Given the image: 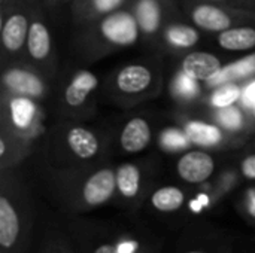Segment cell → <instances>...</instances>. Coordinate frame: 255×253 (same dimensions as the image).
<instances>
[{"mask_svg": "<svg viewBox=\"0 0 255 253\" xmlns=\"http://www.w3.org/2000/svg\"><path fill=\"white\" fill-rule=\"evenodd\" d=\"M242 98H244L245 106H253V107H255V81L251 85H248L245 88Z\"/></svg>", "mask_w": 255, "mask_h": 253, "instance_id": "83f0119b", "label": "cell"}, {"mask_svg": "<svg viewBox=\"0 0 255 253\" xmlns=\"http://www.w3.org/2000/svg\"><path fill=\"white\" fill-rule=\"evenodd\" d=\"M97 86V79L90 72L79 73L66 91V101L70 106H79L84 103L85 97L91 89Z\"/></svg>", "mask_w": 255, "mask_h": 253, "instance_id": "8fae6325", "label": "cell"}, {"mask_svg": "<svg viewBox=\"0 0 255 253\" xmlns=\"http://www.w3.org/2000/svg\"><path fill=\"white\" fill-rule=\"evenodd\" d=\"M247 206H248V212L251 213V216H254L255 218V189H251V191L248 192Z\"/></svg>", "mask_w": 255, "mask_h": 253, "instance_id": "f546056e", "label": "cell"}, {"mask_svg": "<svg viewBox=\"0 0 255 253\" xmlns=\"http://www.w3.org/2000/svg\"><path fill=\"white\" fill-rule=\"evenodd\" d=\"M152 206L160 212H175L184 203V194L181 189L167 186L155 191L151 197Z\"/></svg>", "mask_w": 255, "mask_h": 253, "instance_id": "5bb4252c", "label": "cell"}, {"mask_svg": "<svg viewBox=\"0 0 255 253\" xmlns=\"http://www.w3.org/2000/svg\"><path fill=\"white\" fill-rule=\"evenodd\" d=\"M4 82L12 89L27 94V95H39L43 91L42 82L31 73L24 70H10L4 75Z\"/></svg>", "mask_w": 255, "mask_h": 253, "instance_id": "ba28073f", "label": "cell"}, {"mask_svg": "<svg viewBox=\"0 0 255 253\" xmlns=\"http://www.w3.org/2000/svg\"><path fill=\"white\" fill-rule=\"evenodd\" d=\"M218 119L224 127L230 130H238L242 125V113L239 112V109L232 106L221 107V110L218 112Z\"/></svg>", "mask_w": 255, "mask_h": 253, "instance_id": "cb8c5ba5", "label": "cell"}, {"mask_svg": "<svg viewBox=\"0 0 255 253\" xmlns=\"http://www.w3.org/2000/svg\"><path fill=\"white\" fill-rule=\"evenodd\" d=\"M182 69L188 76L194 79L209 81L221 70V64H220V60L211 54L193 52L185 57Z\"/></svg>", "mask_w": 255, "mask_h": 253, "instance_id": "277c9868", "label": "cell"}, {"mask_svg": "<svg viewBox=\"0 0 255 253\" xmlns=\"http://www.w3.org/2000/svg\"><path fill=\"white\" fill-rule=\"evenodd\" d=\"M241 89L236 85H223L212 95V103L217 107H227L239 98Z\"/></svg>", "mask_w": 255, "mask_h": 253, "instance_id": "44dd1931", "label": "cell"}, {"mask_svg": "<svg viewBox=\"0 0 255 253\" xmlns=\"http://www.w3.org/2000/svg\"><path fill=\"white\" fill-rule=\"evenodd\" d=\"M120 0H96V6L100 10H109L112 7H115L118 4Z\"/></svg>", "mask_w": 255, "mask_h": 253, "instance_id": "f1b7e54d", "label": "cell"}, {"mask_svg": "<svg viewBox=\"0 0 255 253\" xmlns=\"http://www.w3.org/2000/svg\"><path fill=\"white\" fill-rule=\"evenodd\" d=\"M19 234V221L12 204L1 197L0 198V245L3 248H12Z\"/></svg>", "mask_w": 255, "mask_h": 253, "instance_id": "8992f818", "label": "cell"}, {"mask_svg": "<svg viewBox=\"0 0 255 253\" xmlns=\"http://www.w3.org/2000/svg\"><path fill=\"white\" fill-rule=\"evenodd\" d=\"M188 139L193 143L203 145V146H211L215 145L221 140V133L217 127L203 124V122H191L187 125L185 130Z\"/></svg>", "mask_w": 255, "mask_h": 253, "instance_id": "2e32d148", "label": "cell"}, {"mask_svg": "<svg viewBox=\"0 0 255 253\" xmlns=\"http://www.w3.org/2000/svg\"><path fill=\"white\" fill-rule=\"evenodd\" d=\"M236 64H238V67H239V72H241L242 78H244V76H248V75H254L255 73V54L254 55H250V57H247V58H244V60H241V61H238Z\"/></svg>", "mask_w": 255, "mask_h": 253, "instance_id": "484cf974", "label": "cell"}, {"mask_svg": "<svg viewBox=\"0 0 255 253\" xmlns=\"http://www.w3.org/2000/svg\"><path fill=\"white\" fill-rule=\"evenodd\" d=\"M67 140H69V146L72 148V151L79 158H84V160L94 157L99 149L97 139L93 136V133H90L88 130H84V128L70 130Z\"/></svg>", "mask_w": 255, "mask_h": 253, "instance_id": "30bf717a", "label": "cell"}, {"mask_svg": "<svg viewBox=\"0 0 255 253\" xmlns=\"http://www.w3.org/2000/svg\"><path fill=\"white\" fill-rule=\"evenodd\" d=\"M27 33V19L22 15H13L7 19L3 28V43L9 51H16L22 46Z\"/></svg>", "mask_w": 255, "mask_h": 253, "instance_id": "4fadbf2b", "label": "cell"}, {"mask_svg": "<svg viewBox=\"0 0 255 253\" xmlns=\"http://www.w3.org/2000/svg\"><path fill=\"white\" fill-rule=\"evenodd\" d=\"M105 37L118 45L133 43L137 37L136 21L128 13H115L108 16L102 24Z\"/></svg>", "mask_w": 255, "mask_h": 253, "instance_id": "7a4b0ae2", "label": "cell"}, {"mask_svg": "<svg viewBox=\"0 0 255 253\" xmlns=\"http://www.w3.org/2000/svg\"><path fill=\"white\" fill-rule=\"evenodd\" d=\"M220 45L230 51H245L255 46V30L233 28L220 34Z\"/></svg>", "mask_w": 255, "mask_h": 253, "instance_id": "7c38bea8", "label": "cell"}, {"mask_svg": "<svg viewBox=\"0 0 255 253\" xmlns=\"http://www.w3.org/2000/svg\"><path fill=\"white\" fill-rule=\"evenodd\" d=\"M151 82V73L142 66L126 67L117 79V85L124 92H139L145 89Z\"/></svg>", "mask_w": 255, "mask_h": 253, "instance_id": "52a82bcc", "label": "cell"}, {"mask_svg": "<svg viewBox=\"0 0 255 253\" xmlns=\"http://www.w3.org/2000/svg\"><path fill=\"white\" fill-rule=\"evenodd\" d=\"M94 253H118L117 251V248L115 246H111V245H103V246H100L97 251Z\"/></svg>", "mask_w": 255, "mask_h": 253, "instance_id": "4dcf8cb0", "label": "cell"}, {"mask_svg": "<svg viewBox=\"0 0 255 253\" xmlns=\"http://www.w3.org/2000/svg\"><path fill=\"white\" fill-rule=\"evenodd\" d=\"M242 171L248 179H255V155L248 157L242 163Z\"/></svg>", "mask_w": 255, "mask_h": 253, "instance_id": "4316f807", "label": "cell"}, {"mask_svg": "<svg viewBox=\"0 0 255 253\" xmlns=\"http://www.w3.org/2000/svg\"><path fill=\"white\" fill-rule=\"evenodd\" d=\"M49 46L51 42L48 30L40 22H34L28 31V51L31 57L36 60L45 58L49 52Z\"/></svg>", "mask_w": 255, "mask_h": 253, "instance_id": "9a60e30c", "label": "cell"}, {"mask_svg": "<svg viewBox=\"0 0 255 253\" xmlns=\"http://www.w3.org/2000/svg\"><path fill=\"white\" fill-rule=\"evenodd\" d=\"M151 139V131L146 121L140 118L131 119L121 136V145L127 152H139L148 146Z\"/></svg>", "mask_w": 255, "mask_h": 253, "instance_id": "5b68a950", "label": "cell"}, {"mask_svg": "<svg viewBox=\"0 0 255 253\" xmlns=\"http://www.w3.org/2000/svg\"><path fill=\"white\" fill-rule=\"evenodd\" d=\"M139 180H140V173L137 167L131 164L123 166L117 173V186L120 188V192L127 198H133L137 194Z\"/></svg>", "mask_w": 255, "mask_h": 253, "instance_id": "e0dca14e", "label": "cell"}, {"mask_svg": "<svg viewBox=\"0 0 255 253\" xmlns=\"http://www.w3.org/2000/svg\"><path fill=\"white\" fill-rule=\"evenodd\" d=\"M134 253H137V252H134Z\"/></svg>", "mask_w": 255, "mask_h": 253, "instance_id": "836d02e7", "label": "cell"}, {"mask_svg": "<svg viewBox=\"0 0 255 253\" xmlns=\"http://www.w3.org/2000/svg\"><path fill=\"white\" fill-rule=\"evenodd\" d=\"M137 18L145 31H154L158 27V6L154 0H142L137 6Z\"/></svg>", "mask_w": 255, "mask_h": 253, "instance_id": "d6986e66", "label": "cell"}, {"mask_svg": "<svg viewBox=\"0 0 255 253\" xmlns=\"http://www.w3.org/2000/svg\"><path fill=\"white\" fill-rule=\"evenodd\" d=\"M167 37L178 46H193L199 40V34L194 28L185 25H175L167 30Z\"/></svg>", "mask_w": 255, "mask_h": 253, "instance_id": "ffe728a7", "label": "cell"}, {"mask_svg": "<svg viewBox=\"0 0 255 253\" xmlns=\"http://www.w3.org/2000/svg\"><path fill=\"white\" fill-rule=\"evenodd\" d=\"M188 253H203V252H188Z\"/></svg>", "mask_w": 255, "mask_h": 253, "instance_id": "d6a6232c", "label": "cell"}, {"mask_svg": "<svg viewBox=\"0 0 255 253\" xmlns=\"http://www.w3.org/2000/svg\"><path fill=\"white\" fill-rule=\"evenodd\" d=\"M239 78H242V75H241V72H239L238 64L233 63V64H230V66L221 69L214 78H211V79L208 81V84H209V85H224V84H227V82H230V81H235V79H239Z\"/></svg>", "mask_w": 255, "mask_h": 253, "instance_id": "d4e9b609", "label": "cell"}, {"mask_svg": "<svg viewBox=\"0 0 255 253\" xmlns=\"http://www.w3.org/2000/svg\"><path fill=\"white\" fill-rule=\"evenodd\" d=\"M175 89H176V92H178L179 95H184V97L190 98V97L197 95V92H199V85H197V82H196L194 78L188 76V75L184 72V73H181V75L178 76V79H176V82H175Z\"/></svg>", "mask_w": 255, "mask_h": 253, "instance_id": "603a6c76", "label": "cell"}, {"mask_svg": "<svg viewBox=\"0 0 255 253\" xmlns=\"http://www.w3.org/2000/svg\"><path fill=\"white\" fill-rule=\"evenodd\" d=\"M193 19L197 25L206 30H226L230 25V18L221 9L214 6H199L194 13Z\"/></svg>", "mask_w": 255, "mask_h": 253, "instance_id": "9c48e42d", "label": "cell"}, {"mask_svg": "<svg viewBox=\"0 0 255 253\" xmlns=\"http://www.w3.org/2000/svg\"><path fill=\"white\" fill-rule=\"evenodd\" d=\"M10 115H12V121L16 127L25 128L33 121L34 104L28 98H24V97L15 98L10 103Z\"/></svg>", "mask_w": 255, "mask_h": 253, "instance_id": "ac0fdd59", "label": "cell"}, {"mask_svg": "<svg viewBox=\"0 0 255 253\" xmlns=\"http://www.w3.org/2000/svg\"><path fill=\"white\" fill-rule=\"evenodd\" d=\"M188 136L187 133H182L179 130H166L161 136V143L166 149L170 151H176V149H182L187 146L188 143Z\"/></svg>", "mask_w": 255, "mask_h": 253, "instance_id": "7402d4cb", "label": "cell"}, {"mask_svg": "<svg viewBox=\"0 0 255 253\" xmlns=\"http://www.w3.org/2000/svg\"><path fill=\"white\" fill-rule=\"evenodd\" d=\"M115 185V174L111 170H100L87 180L84 188V198L90 206L103 204L112 197Z\"/></svg>", "mask_w": 255, "mask_h": 253, "instance_id": "3957f363", "label": "cell"}, {"mask_svg": "<svg viewBox=\"0 0 255 253\" xmlns=\"http://www.w3.org/2000/svg\"><path fill=\"white\" fill-rule=\"evenodd\" d=\"M214 171V161L205 152H190L178 163L179 176L190 183H200L206 180Z\"/></svg>", "mask_w": 255, "mask_h": 253, "instance_id": "6da1fadb", "label": "cell"}, {"mask_svg": "<svg viewBox=\"0 0 255 253\" xmlns=\"http://www.w3.org/2000/svg\"><path fill=\"white\" fill-rule=\"evenodd\" d=\"M0 154H1V155L4 154V143H3V142H0Z\"/></svg>", "mask_w": 255, "mask_h": 253, "instance_id": "1f68e13d", "label": "cell"}]
</instances>
